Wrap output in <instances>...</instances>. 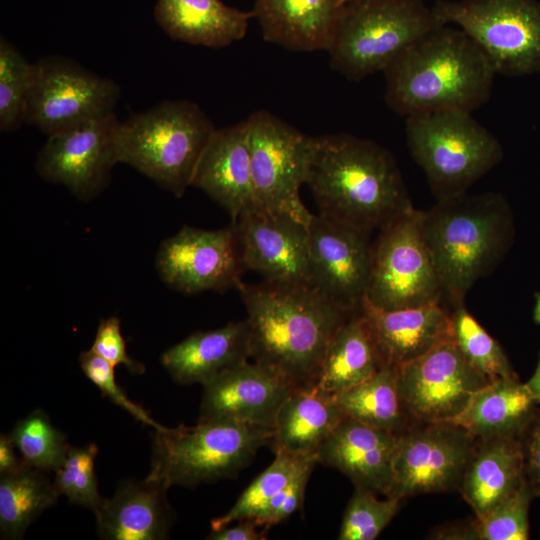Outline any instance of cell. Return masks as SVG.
Returning a JSON list of instances; mask_svg holds the SVG:
<instances>
[{"label":"cell","mask_w":540,"mask_h":540,"mask_svg":"<svg viewBox=\"0 0 540 540\" xmlns=\"http://www.w3.org/2000/svg\"><path fill=\"white\" fill-rule=\"evenodd\" d=\"M79 364L85 376L101 391L103 397H108L136 420L153 427L154 430L163 426L152 419L142 406L127 397L115 380V367L104 358L89 349L80 353Z\"/></svg>","instance_id":"ab89813d"},{"label":"cell","mask_w":540,"mask_h":540,"mask_svg":"<svg viewBox=\"0 0 540 540\" xmlns=\"http://www.w3.org/2000/svg\"><path fill=\"white\" fill-rule=\"evenodd\" d=\"M398 435L345 417L316 451L319 463L345 474L354 484L388 497Z\"/></svg>","instance_id":"ffe728a7"},{"label":"cell","mask_w":540,"mask_h":540,"mask_svg":"<svg viewBox=\"0 0 540 540\" xmlns=\"http://www.w3.org/2000/svg\"><path fill=\"white\" fill-rule=\"evenodd\" d=\"M385 365L362 310L350 314L331 338L316 389L334 395Z\"/></svg>","instance_id":"f546056e"},{"label":"cell","mask_w":540,"mask_h":540,"mask_svg":"<svg viewBox=\"0 0 540 540\" xmlns=\"http://www.w3.org/2000/svg\"><path fill=\"white\" fill-rule=\"evenodd\" d=\"M112 366L124 365L134 374H142L145 366L131 358L126 351V343L121 333L120 320L115 317L99 322L95 338L90 348Z\"/></svg>","instance_id":"b9f144b4"},{"label":"cell","mask_w":540,"mask_h":540,"mask_svg":"<svg viewBox=\"0 0 540 540\" xmlns=\"http://www.w3.org/2000/svg\"><path fill=\"white\" fill-rule=\"evenodd\" d=\"M533 320L536 324H540V293L536 295V302L533 310Z\"/></svg>","instance_id":"c3c4849f"},{"label":"cell","mask_w":540,"mask_h":540,"mask_svg":"<svg viewBox=\"0 0 540 540\" xmlns=\"http://www.w3.org/2000/svg\"><path fill=\"white\" fill-rule=\"evenodd\" d=\"M115 112L48 136L35 168L45 180L64 185L76 198L90 200L105 189L119 163Z\"/></svg>","instance_id":"5bb4252c"},{"label":"cell","mask_w":540,"mask_h":540,"mask_svg":"<svg viewBox=\"0 0 540 540\" xmlns=\"http://www.w3.org/2000/svg\"><path fill=\"white\" fill-rule=\"evenodd\" d=\"M156 268L164 283L182 293L237 289L245 267L234 225L184 226L160 244Z\"/></svg>","instance_id":"9a60e30c"},{"label":"cell","mask_w":540,"mask_h":540,"mask_svg":"<svg viewBox=\"0 0 540 540\" xmlns=\"http://www.w3.org/2000/svg\"><path fill=\"white\" fill-rule=\"evenodd\" d=\"M345 417L333 395L318 389H295L277 413L270 446L274 452L316 453Z\"/></svg>","instance_id":"f1b7e54d"},{"label":"cell","mask_w":540,"mask_h":540,"mask_svg":"<svg viewBox=\"0 0 540 540\" xmlns=\"http://www.w3.org/2000/svg\"><path fill=\"white\" fill-rule=\"evenodd\" d=\"M525 479L524 450L518 437L477 438L459 492L483 518Z\"/></svg>","instance_id":"484cf974"},{"label":"cell","mask_w":540,"mask_h":540,"mask_svg":"<svg viewBox=\"0 0 540 540\" xmlns=\"http://www.w3.org/2000/svg\"><path fill=\"white\" fill-rule=\"evenodd\" d=\"M536 402L518 377L498 378L479 390L453 420L476 438H521L538 415Z\"/></svg>","instance_id":"83f0119b"},{"label":"cell","mask_w":540,"mask_h":540,"mask_svg":"<svg viewBox=\"0 0 540 540\" xmlns=\"http://www.w3.org/2000/svg\"><path fill=\"white\" fill-rule=\"evenodd\" d=\"M361 310L384 364L400 367L453 338L451 312L441 302L382 310L364 300Z\"/></svg>","instance_id":"7402d4cb"},{"label":"cell","mask_w":540,"mask_h":540,"mask_svg":"<svg viewBox=\"0 0 540 540\" xmlns=\"http://www.w3.org/2000/svg\"><path fill=\"white\" fill-rule=\"evenodd\" d=\"M167 488L147 478L126 480L95 513L100 538L108 540L166 539L172 525Z\"/></svg>","instance_id":"cb8c5ba5"},{"label":"cell","mask_w":540,"mask_h":540,"mask_svg":"<svg viewBox=\"0 0 540 540\" xmlns=\"http://www.w3.org/2000/svg\"><path fill=\"white\" fill-rule=\"evenodd\" d=\"M250 358V330L245 319L195 332L164 351L160 360L175 382L203 386Z\"/></svg>","instance_id":"603a6c76"},{"label":"cell","mask_w":540,"mask_h":540,"mask_svg":"<svg viewBox=\"0 0 540 540\" xmlns=\"http://www.w3.org/2000/svg\"><path fill=\"white\" fill-rule=\"evenodd\" d=\"M433 536L437 539H477V533L475 528V519L462 522L454 523L452 525H446L438 529Z\"/></svg>","instance_id":"bcb514c9"},{"label":"cell","mask_w":540,"mask_h":540,"mask_svg":"<svg viewBox=\"0 0 540 540\" xmlns=\"http://www.w3.org/2000/svg\"><path fill=\"white\" fill-rule=\"evenodd\" d=\"M453 339L465 359L491 380L518 377L500 344L468 312L464 302L451 312Z\"/></svg>","instance_id":"e575fe53"},{"label":"cell","mask_w":540,"mask_h":540,"mask_svg":"<svg viewBox=\"0 0 540 540\" xmlns=\"http://www.w3.org/2000/svg\"><path fill=\"white\" fill-rule=\"evenodd\" d=\"M216 127L198 104L164 100L120 122L119 163H125L176 197H182Z\"/></svg>","instance_id":"5b68a950"},{"label":"cell","mask_w":540,"mask_h":540,"mask_svg":"<svg viewBox=\"0 0 540 540\" xmlns=\"http://www.w3.org/2000/svg\"><path fill=\"white\" fill-rule=\"evenodd\" d=\"M318 463V461L309 463L253 518L260 528L268 530L301 508L306 486Z\"/></svg>","instance_id":"60d3db41"},{"label":"cell","mask_w":540,"mask_h":540,"mask_svg":"<svg viewBox=\"0 0 540 540\" xmlns=\"http://www.w3.org/2000/svg\"><path fill=\"white\" fill-rule=\"evenodd\" d=\"M98 447H70L63 465L55 472L54 487L59 496L72 504L92 509L96 513L104 502L98 491L95 459Z\"/></svg>","instance_id":"8d00e7d4"},{"label":"cell","mask_w":540,"mask_h":540,"mask_svg":"<svg viewBox=\"0 0 540 540\" xmlns=\"http://www.w3.org/2000/svg\"><path fill=\"white\" fill-rule=\"evenodd\" d=\"M259 526L253 519L238 521L234 526L227 525L217 530H211L207 540H263L266 539V529L258 530Z\"/></svg>","instance_id":"ee69618b"},{"label":"cell","mask_w":540,"mask_h":540,"mask_svg":"<svg viewBox=\"0 0 540 540\" xmlns=\"http://www.w3.org/2000/svg\"><path fill=\"white\" fill-rule=\"evenodd\" d=\"M34 64L25 111L27 125L49 136L114 113L120 87L113 80L62 56H47Z\"/></svg>","instance_id":"7c38bea8"},{"label":"cell","mask_w":540,"mask_h":540,"mask_svg":"<svg viewBox=\"0 0 540 540\" xmlns=\"http://www.w3.org/2000/svg\"><path fill=\"white\" fill-rule=\"evenodd\" d=\"M383 73L385 101L405 118L453 110L472 113L489 100L496 75L474 40L451 24L425 34Z\"/></svg>","instance_id":"3957f363"},{"label":"cell","mask_w":540,"mask_h":540,"mask_svg":"<svg viewBox=\"0 0 540 540\" xmlns=\"http://www.w3.org/2000/svg\"><path fill=\"white\" fill-rule=\"evenodd\" d=\"M273 427L218 419L155 430L147 479L169 489L235 477L270 445Z\"/></svg>","instance_id":"8992f818"},{"label":"cell","mask_w":540,"mask_h":540,"mask_svg":"<svg viewBox=\"0 0 540 540\" xmlns=\"http://www.w3.org/2000/svg\"><path fill=\"white\" fill-rule=\"evenodd\" d=\"M421 225L444 295L453 306L495 270L513 237L510 207L496 192L437 200L422 211Z\"/></svg>","instance_id":"277c9868"},{"label":"cell","mask_w":540,"mask_h":540,"mask_svg":"<svg viewBox=\"0 0 540 540\" xmlns=\"http://www.w3.org/2000/svg\"><path fill=\"white\" fill-rule=\"evenodd\" d=\"M154 17L174 40L222 48L245 37L254 13L221 0H156Z\"/></svg>","instance_id":"4316f807"},{"label":"cell","mask_w":540,"mask_h":540,"mask_svg":"<svg viewBox=\"0 0 540 540\" xmlns=\"http://www.w3.org/2000/svg\"><path fill=\"white\" fill-rule=\"evenodd\" d=\"M524 450L525 477L534 493L540 496V413L521 437Z\"/></svg>","instance_id":"7bdbcfd3"},{"label":"cell","mask_w":540,"mask_h":540,"mask_svg":"<svg viewBox=\"0 0 540 540\" xmlns=\"http://www.w3.org/2000/svg\"><path fill=\"white\" fill-rule=\"evenodd\" d=\"M8 436L23 463L45 473H55L63 465L71 447L66 436L40 409L20 419Z\"/></svg>","instance_id":"836d02e7"},{"label":"cell","mask_w":540,"mask_h":540,"mask_svg":"<svg viewBox=\"0 0 540 540\" xmlns=\"http://www.w3.org/2000/svg\"><path fill=\"white\" fill-rule=\"evenodd\" d=\"M459 351L453 338L398 367V385L411 416L421 422H449L488 385Z\"/></svg>","instance_id":"2e32d148"},{"label":"cell","mask_w":540,"mask_h":540,"mask_svg":"<svg viewBox=\"0 0 540 540\" xmlns=\"http://www.w3.org/2000/svg\"><path fill=\"white\" fill-rule=\"evenodd\" d=\"M536 497L525 477L520 486L481 519L475 517L477 539H529V507Z\"/></svg>","instance_id":"f35d334b"},{"label":"cell","mask_w":540,"mask_h":540,"mask_svg":"<svg viewBox=\"0 0 540 540\" xmlns=\"http://www.w3.org/2000/svg\"><path fill=\"white\" fill-rule=\"evenodd\" d=\"M257 205L309 225L311 214L300 197L306 183L314 137L266 110L246 119Z\"/></svg>","instance_id":"8fae6325"},{"label":"cell","mask_w":540,"mask_h":540,"mask_svg":"<svg viewBox=\"0 0 540 540\" xmlns=\"http://www.w3.org/2000/svg\"><path fill=\"white\" fill-rule=\"evenodd\" d=\"M35 64L3 36L0 38V130L10 132L25 120Z\"/></svg>","instance_id":"d590c367"},{"label":"cell","mask_w":540,"mask_h":540,"mask_svg":"<svg viewBox=\"0 0 540 540\" xmlns=\"http://www.w3.org/2000/svg\"><path fill=\"white\" fill-rule=\"evenodd\" d=\"M409 151L437 200L459 196L503 158L499 140L465 111L406 117Z\"/></svg>","instance_id":"ba28073f"},{"label":"cell","mask_w":540,"mask_h":540,"mask_svg":"<svg viewBox=\"0 0 540 540\" xmlns=\"http://www.w3.org/2000/svg\"><path fill=\"white\" fill-rule=\"evenodd\" d=\"M59 494L45 472L24 466L0 478V533L20 539L28 526L53 506Z\"/></svg>","instance_id":"1f68e13d"},{"label":"cell","mask_w":540,"mask_h":540,"mask_svg":"<svg viewBox=\"0 0 540 540\" xmlns=\"http://www.w3.org/2000/svg\"><path fill=\"white\" fill-rule=\"evenodd\" d=\"M305 184L319 214L369 235L414 208L391 152L348 133L314 137Z\"/></svg>","instance_id":"7a4b0ae2"},{"label":"cell","mask_w":540,"mask_h":540,"mask_svg":"<svg viewBox=\"0 0 540 540\" xmlns=\"http://www.w3.org/2000/svg\"><path fill=\"white\" fill-rule=\"evenodd\" d=\"M308 232L310 285L342 311H360L371 268L370 235L319 213Z\"/></svg>","instance_id":"e0dca14e"},{"label":"cell","mask_w":540,"mask_h":540,"mask_svg":"<svg viewBox=\"0 0 540 540\" xmlns=\"http://www.w3.org/2000/svg\"><path fill=\"white\" fill-rule=\"evenodd\" d=\"M245 270L271 282L310 285L308 225L254 206L232 221Z\"/></svg>","instance_id":"ac0fdd59"},{"label":"cell","mask_w":540,"mask_h":540,"mask_svg":"<svg viewBox=\"0 0 540 540\" xmlns=\"http://www.w3.org/2000/svg\"><path fill=\"white\" fill-rule=\"evenodd\" d=\"M442 24L462 29L481 48L496 74L540 71V2L536 0H437Z\"/></svg>","instance_id":"9c48e42d"},{"label":"cell","mask_w":540,"mask_h":540,"mask_svg":"<svg viewBox=\"0 0 540 540\" xmlns=\"http://www.w3.org/2000/svg\"><path fill=\"white\" fill-rule=\"evenodd\" d=\"M347 1H349V0H341L342 4H344V3L347 2Z\"/></svg>","instance_id":"681fc988"},{"label":"cell","mask_w":540,"mask_h":540,"mask_svg":"<svg viewBox=\"0 0 540 540\" xmlns=\"http://www.w3.org/2000/svg\"><path fill=\"white\" fill-rule=\"evenodd\" d=\"M401 502L396 497L379 500L373 491L355 487L342 517L338 539H376L395 517Z\"/></svg>","instance_id":"74e56055"},{"label":"cell","mask_w":540,"mask_h":540,"mask_svg":"<svg viewBox=\"0 0 540 540\" xmlns=\"http://www.w3.org/2000/svg\"><path fill=\"white\" fill-rule=\"evenodd\" d=\"M294 390L274 369L247 361L203 385L198 421L227 419L273 427Z\"/></svg>","instance_id":"d6986e66"},{"label":"cell","mask_w":540,"mask_h":540,"mask_svg":"<svg viewBox=\"0 0 540 540\" xmlns=\"http://www.w3.org/2000/svg\"><path fill=\"white\" fill-rule=\"evenodd\" d=\"M476 439L452 422L416 421L398 435L388 497L459 491Z\"/></svg>","instance_id":"4fadbf2b"},{"label":"cell","mask_w":540,"mask_h":540,"mask_svg":"<svg viewBox=\"0 0 540 540\" xmlns=\"http://www.w3.org/2000/svg\"><path fill=\"white\" fill-rule=\"evenodd\" d=\"M347 417L400 435L417 420L408 411L398 385V367L385 364L363 382L333 395Z\"/></svg>","instance_id":"4dcf8cb0"},{"label":"cell","mask_w":540,"mask_h":540,"mask_svg":"<svg viewBox=\"0 0 540 540\" xmlns=\"http://www.w3.org/2000/svg\"><path fill=\"white\" fill-rule=\"evenodd\" d=\"M341 0H255L253 13L266 42L299 52L327 51Z\"/></svg>","instance_id":"d4e9b609"},{"label":"cell","mask_w":540,"mask_h":540,"mask_svg":"<svg viewBox=\"0 0 540 540\" xmlns=\"http://www.w3.org/2000/svg\"><path fill=\"white\" fill-rule=\"evenodd\" d=\"M445 25L422 0H349L327 50L333 70L360 81L384 69L431 30Z\"/></svg>","instance_id":"52a82bcc"},{"label":"cell","mask_w":540,"mask_h":540,"mask_svg":"<svg viewBox=\"0 0 540 540\" xmlns=\"http://www.w3.org/2000/svg\"><path fill=\"white\" fill-rule=\"evenodd\" d=\"M318 461L316 453L307 455L275 452L273 462L242 492L232 508L211 520V530L233 522L253 519L309 463ZM319 462V461H318Z\"/></svg>","instance_id":"d6a6232c"},{"label":"cell","mask_w":540,"mask_h":540,"mask_svg":"<svg viewBox=\"0 0 540 540\" xmlns=\"http://www.w3.org/2000/svg\"><path fill=\"white\" fill-rule=\"evenodd\" d=\"M16 447L8 435L0 436V475L13 474L26 466L16 454Z\"/></svg>","instance_id":"f6af8a7d"},{"label":"cell","mask_w":540,"mask_h":540,"mask_svg":"<svg viewBox=\"0 0 540 540\" xmlns=\"http://www.w3.org/2000/svg\"><path fill=\"white\" fill-rule=\"evenodd\" d=\"M237 290L253 361L280 373L294 389H316L328 344L350 314L309 284L263 280L242 282Z\"/></svg>","instance_id":"6da1fadb"},{"label":"cell","mask_w":540,"mask_h":540,"mask_svg":"<svg viewBox=\"0 0 540 540\" xmlns=\"http://www.w3.org/2000/svg\"><path fill=\"white\" fill-rule=\"evenodd\" d=\"M224 208L232 221L257 205L245 120L213 132L192 184Z\"/></svg>","instance_id":"44dd1931"},{"label":"cell","mask_w":540,"mask_h":540,"mask_svg":"<svg viewBox=\"0 0 540 540\" xmlns=\"http://www.w3.org/2000/svg\"><path fill=\"white\" fill-rule=\"evenodd\" d=\"M421 217L422 211L412 208L379 230L364 299L372 306L396 310L441 302L443 287Z\"/></svg>","instance_id":"30bf717a"},{"label":"cell","mask_w":540,"mask_h":540,"mask_svg":"<svg viewBox=\"0 0 540 540\" xmlns=\"http://www.w3.org/2000/svg\"><path fill=\"white\" fill-rule=\"evenodd\" d=\"M525 385L534 401L537 404L540 403V352L536 369L528 382L525 383Z\"/></svg>","instance_id":"7dc6e473"}]
</instances>
